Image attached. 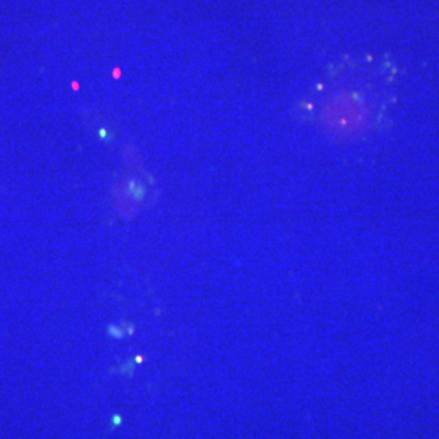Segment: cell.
I'll list each match as a JSON object with an SVG mask.
<instances>
[{"label": "cell", "instance_id": "cell-1", "mask_svg": "<svg viewBox=\"0 0 439 439\" xmlns=\"http://www.w3.org/2000/svg\"><path fill=\"white\" fill-rule=\"evenodd\" d=\"M366 120V110L359 99L353 95H342L328 105L325 122L332 131L342 134L359 132Z\"/></svg>", "mask_w": 439, "mask_h": 439}, {"label": "cell", "instance_id": "cell-2", "mask_svg": "<svg viewBox=\"0 0 439 439\" xmlns=\"http://www.w3.org/2000/svg\"><path fill=\"white\" fill-rule=\"evenodd\" d=\"M127 192L130 193L135 202H142L147 195V188H145L144 183L135 178H132L127 182Z\"/></svg>", "mask_w": 439, "mask_h": 439}, {"label": "cell", "instance_id": "cell-3", "mask_svg": "<svg viewBox=\"0 0 439 439\" xmlns=\"http://www.w3.org/2000/svg\"><path fill=\"white\" fill-rule=\"evenodd\" d=\"M94 134L100 142L105 144H112L115 142V132L112 128H110L108 125H95L94 126Z\"/></svg>", "mask_w": 439, "mask_h": 439}]
</instances>
